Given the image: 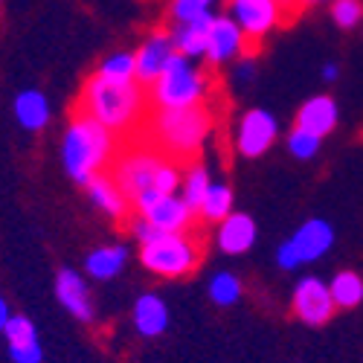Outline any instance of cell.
<instances>
[{"mask_svg": "<svg viewBox=\"0 0 363 363\" xmlns=\"http://www.w3.org/2000/svg\"><path fill=\"white\" fill-rule=\"evenodd\" d=\"M76 111H84L116 137H140L148 119V87L140 82H108L90 73L79 90Z\"/></svg>", "mask_w": 363, "mask_h": 363, "instance_id": "6da1fadb", "label": "cell"}, {"mask_svg": "<svg viewBox=\"0 0 363 363\" xmlns=\"http://www.w3.org/2000/svg\"><path fill=\"white\" fill-rule=\"evenodd\" d=\"M62 166L73 184L84 186L102 172H111L116 155H119V137L108 131L99 119H94L84 111H73L67 119V128L62 134Z\"/></svg>", "mask_w": 363, "mask_h": 363, "instance_id": "7a4b0ae2", "label": "cell"}, {"mask_svg": "<svg viewBox=\"0 0 363 363\" xmlns=\"http://www.w3.org/2000/svg\"><path fill=\"white\" fill-rule=\"evenodd\" d=\"M213 131H216V113L209 105L166 108V111L151 108L148 119L143 123L140 137L148 140L151 145H157L163 155H169L180 163H189L203 151Z\"/></svg>", "mask_w": 363, "mask_h": 363, "instance_id": "3957f363", "label": "cell"}, {"mask_svg": "<svg viewBox=\"0 0 363 363\" xmlns=\"http://www.w3.org/2000/svg\"><path fill=\"white\" fill-rule=\"evenodd\" d=\"M140 264L157 279H186L195 274L201 259H203V241L198 233L184 230V233H157L148 241H143L140 250Z\"/></svg>", "mask_w": 363, "mask_h": 363, "instance_id": "277c9868", "label": "cell"}, {"mask_svg": "<svg viewBox=\"0 0 363 363\" xmlns=\"http://www.w3.org/2000/svg\"><path fill=\"white\" fill-rule=\"evenodd\" d=\"M216 82L201 67V62H192L186 55H174L172 65L163 70V76L148 84V102L155 111L166 108H195L209 105Z\"/></svg>", "mask_w": 363, "mask_h": 363, "instance_id": "5b68a950", "label": "cell"}, {"mask_svg": "<svg viewBox=\"0 0 363 363\" xmlns=\"http://www.w3.org/2000/svg\"><path fill=\"white\" fill-rule=\"evenodd\" d=\"M166 160H169V155H163L157 145H151L143 137H131L128 145L119 148V155L111 166V177L119 184V189L128 195V201H134L137 195H143L148 189H157V177H160V169L166 166Z\"/></svg>", "mask_w": 363, "mask_h": 363, "instance_id": "8992f818", "label": "cell"}, {"mask_svg": "<svg viewBox=\"0 0 363 363\" xmlns=\"http://www.w3.org/2000/svg\"><path fill=\"white\" fill-rule=\"evenodd\" d=\"M279 140V119L267 108H247L235 119L233 128V148L238 157L245 160H259Z\"/></svg>", "mask_w": 363, "mask_h": 363, "instance_id": "52a82bcc", "label": "cell"}, {"mask_svg": "<svg viewBox=\"0 0 363 363\" xmlns=\"http://www.w3.org/2000/svg\"><path fill=\"white\" fill-rule=\"evenodd\" d=\"M227 12L233 15V21L245 29L247 41L253 44V50H259L264 44V38L291 18L288 9L279 0H230Z\"/></svg>", "mask_w": 363, "mask_h": 363, "instance_id": "ba28073f", "label": "cell"}, {"mask_svg": "<svg viewBox=\"0 0 363 363\" xmlns=\"http://www.w3.org/2000/svg\"><path fill=\"white\" fill-rule=\"evenodd\" d=\"M291 311H294V317L299 323H306L311 328L325 325L331 317H335V311H337L328 282L314 277V274L296 279V285L291 291Z\"/></svg>", "mask_w": 363, "mask_h": 363, "instance_id": "9c48e42d", "label": "cell"}, {"mask_svg": "<svg viewBox=\"0 0 363 363\" xmlns=\"http://www.w3.org/2000/svg\"><path fill=\"white\" fill-rule=\"evenodd\" d=\"M256 55L253 44L247 41L245 29H241L233 15H216L213 21V29H209V44H206V55H203V65L209 67H224V65H233L238 62L241 55Z\"/></svg>", "mask_w": 363, "mask_h": 363, "instance_id": "30bf717a", "label": "cell"}, {"mask_svg": "<svg viewBox=\"0 0 363 363\" xmlns=\"http://www.w3.org/2000/svg\"><path fill=\"white\" fill-rule=\"evenodd\" d=\"M177 55L174 38H172V29L169 26H157L143 38V44L134 50L137 58V82L140 84H155L163 70L172 65V58Z\"/></svg>", "mask_w": 363, "mask_h": 363, "instance_id": "8fae6325", "label": "cell"}, {"mask_svg": "<svg viewBox=\"0 0 363 363\" xmlns=\"http://www.w3.org/2000/svg\"><path fill=\"white\" fill-rule=\"evenodd\" d=\"M55 299L73 320L79 323H94L96 311H94V299H90V288H87V277L79 274L76 267H58L55 270Z\"/></svg>", "mask_w": 363, "mask_h": 363, "instance_id": "7c38bea8", "label": "cell"}, {"mask_svg": "<svg viewBox=\"0 0 363 363\" xmlns=\"http://www.w3.org/2000/svg\"><path fill=\"white\" fill-rule=\"evenodd\" d=\"M288 241H291L294 256L302 267V264H314L323 256H328V250L335 247V241H337V233L325 218H308L288 235Z\"/></svg>", "mask_w": 363, "mask_h": 363, "instance_id": "4fadbf2b", "label": "cell"}, {"mask_svg": "<svg viewBox=\"0 0 363 363\" xmlns=\"http://www.w3.org/2000/svg\"><path fill=\"white\" fill-rule=\"evenodd\" d=\"M137 216L148 218V224L155 230H160V233H184V230H192L195 221H198V213L186 203V198L180 192L160 195L155 203L145 206Z\"/></svg>", "mask_w": 363, "mask_h": 363, "instance_id": "5bb4252c", "label": "cell"}, {"mask_svg": "<svg viewBox=\"0 0 363 363\" xmlns=\"http://www.w3.org/2000/svg\"><path fill=\"white\" fill-rule=\"evenodd\" d=\"M4 340H6V354L12 363H44V346H41V335L33 317L12 314L4 331Z\"/></svg>", "mask_w": 363, "mask_h": 363, "instance_id": "9a60e30c", "label": "cell"}, {"mask_svg": "<svg viewBox=\"0 0 363 363\" xmlns=\"http://www.w3.org/2000/svg\"><path fill=\"white\" fill-rule=\"evenodd\" d=\"M256 238H259V227H256L253 216H247V213H230L224 221L216 224L213 245L224 256H245L247 250H253Z\"/></svg>", "mask_w": 363, "mask_h": 363, "instance_id": "2e32d148", "label": "cell"}, {"mask_svg": "<svg viewBox=\"0 0 363 363\" xmlns=\"http://www.w3.org/2000/svg\"><path fill=\"white\" fill-rule=\"evenodd\" d=\"M131 323L137 328V335L145 340H155L160 335L169 331L172 314H169V302L155 294V291H145L134 299V308H131Z\"/></svg>", "mask_w": 363, "mask_h": 363, "instance_id": "e0dca14e", "label": "cell"}, {"mask_svg": "<svg viewBox=\"0 0 363 363\" xmlns=\"http://www.w3.org/2000/svg\"><path fill=\"white\" fill-rule=\"evenodd\" d=\"M84 192H87L90 203H94L102 216H108L111 221H123L128 216L131 201H128V195L123 189H119V184L111 177V172H102L94 180H87Z\"/></svg>", "mask_w": 363, "mask_h": 363, "instance_id": "ac0fdd59", "label": "cell"}, {"mask_svg": "<svg viewBox=\"0 0 363 363\" xmlns=\"http://www.w3.org/2000/svg\"><path fill=\"white\" fill-rule=\"evenodd\" d=\"M216 12L201 15L195 21H184V23H172V38L177 47V55H186L192 62H203L206 55V44H209V29H213Z\"/></svg>", "mask_w": 363, "mask_h": 363, "instance_id": "d6986e66", "label": "cell"}, {"mask_svg": "<svg viewBox=\"0 0 363 363\" xmlns=\"http://www.w3.org/2000/svg\"><path fill=\"white\" fill-rule=\"evenodd\" d=\"M12 113L18 119V125L29 134H35V131H44L50 125V119H52V105L47 99L44 90L38 87H26L21 90V94L15 96L12 102Z\"/></svg>", "mask_w": 363, "mask_h": 363, "instance_id": "ffe728a7", "label": "cell"}, {"mask_svg": "<svg viewBox=\"0 0 363 363\" xmlns=\"http://www.w3.org/2000/svg\"><path fill=\"white\" fill-rule=\"evenodd\" d=\"M128 264V245H99L84 256V277L94 282H111L125 270Z\"/></svg>", "mask_w": 363, "mask_h": 363, "instance_id": "44dd1931", "label": "cell"}, {"mask_svg": "<svg viewBox=\"0 0 363 363\" xmlns=\"http://www.w3.org/2000/svg\"><path fill=\"white\" fill-rule=\"evenodd\" d=\"M337 123H340V108H337L335 96H328V94H317V96L306 99L296 111V125L308 128L320 137H328L337 128Z\"/></svg>", "mask_w": 363, "mask_h": 363, "instance_id": "7402d4cb", "label": "cell"}, {"mask_svg": "<svg viewBox=\"0 0 363 363\" xmlns=\"http://www.w3.org/2000/svg\"><path fill=\"white\" fill-rule=\"evenodd\" d=\"M230 213H235V195H233L230 184H224V180H213V186H209V192L203 195V201L198 206V221L216 227Z\"/></svg>", "mask_w": 363, "mask_h": 363, "instance_id": "603a6c76", "label": "cell"}, {"mask_svg": "<svg viewBox=\"0 0 363 363\" xmlns=\"http://www.w3.org/2000/svg\"><path fill=\"white\" fill-rule=\"evenodd\" d=\"M328 288H331L335 306L340 311L357 308L363 302V277L357 274V270H337V274L328 279Z\"/></svg>", "mask_w": 363, "mask_h": 363, "instance_id": "cb8c5ba5", "label": "cell"}, {"mask_svg": "<svg viewBox=\"0 0 363 363\" xmlns=\"http://www.w3.org/2000/svg\"><path fill=\"white\" fill-rule=\"evenodd\" d=\"M206 294L213 299V306L233 308L241 302V296H245V282H241V277H235L233 270H218V274L209 277Z\"/></svg>", "mask_w": 363, "mask_h": 363, "instance_id": "d4e9b609", "label": "cell"}, {"mask_svg": "<svg viewBox=\"0 0 363 363\" xmlns=\"http://www.w3.org/2000/svg\"><path fill=\"white\" fill-rule=\"evenodd\" d=\"M213 186V177H209V169L198 160L184 163V180H180V195L186 198V203L198 213V206L203 201V195Z\"/></svg>", "mask_w": 363, "mask_h": 363, "instance_id": "484cf974", "label": "cell"}, {"mask_svg": "<svg viewBox=\"0 0 363 363\" xmlns=\"http://www.w3.org/2000/svg\"><path fill=\"white\" fill-rule=\"evenodd\" d=\"M94 73L108 82H137V58L128 50H116L102 58Z\"/></svg>", "mask_w": 363, "mask_h": 363, "instance_id": "4316f807", "label": "cell"}, {"mask_svg": "<svg viewBox=\"0 0 363 363\" xmlns=\"http://www.w3.org/2000/svg\"><path fill=\"white\" fill-rule=\"evenodd\" d=\"M323 148V137L302 128V125H294L288 131V155L296 157V160H314Z\"/></svg>", "mask_w": 363, "mask_h": 363, "instance_id": "83f0119b", "label": "cell"}, {"mask_svg": "<svg viewBox=\"0 0 363 363\" xmlns=\"http://www.w3.org/2000/svg\"><path fill=\"white\" fill-rule=\"evenodd\" d=\"M221 0H169V21L172 23H184V21H195L201 15H209L213 6Z\"/></svg>", "mask_w": 363, "mask_h": 363, "instance_id": "f1b7e54d", "label": "cell"}, {"mask_svg": "<svg viewBox=\"0 0 363 363\" xmlns=\"http://www.w3.org/2000/svg\"><path fill=\"white\" fill-rule=\"evenodd\" d=\"M331 21L340 29H357L363 23V0H335L331 4Z\"/></svg>", "mask_w": 363, "mask_h": 363, "instance_id": "f546056e", "label": "cell"}, {"mask_svg": "<svg viewBox=\"0 0 363 363\" xmlns=\"http://www.w3.org/2000/svg\"><path fill=\"white\" fill-rule=\"evenodd\" d=\"M233 79L238 84H247V82L256 79V58H253V52L250 55H241L238 62H233Z\"/></svg>", "mask_w": 363, "mask_h": 363, "instance_id": "4dcf8cb0", "label": "cell"}, {"mask_svg": "<svg viewBox=\"0 0 363 363\" xmlns=\"http://www.w3.org/2000/svg\"><path fill=\"white\" fill-rule=\"evenodd\" d=\"M128 230H131V235H134L137 245H143V241H148L151 235H157V233H160V230H155V227L148 224V218H143V216H137V213H134V218H131Z\"/></svg>", "mask_w": 363, "mask_h": 363, "instance_id": "1f68e13d", "label": "cell"}, {"mask_svg": "<svg viewBox=\"0 0 363 363\" xmlns=\"http://www.w3.org/2000/svg\"><path fill=\"white\" fill-rule=\"evenodd\" d=\"M12 306H9V299L0 294V337H4V331H6V325H9V320H12Z\"/></svg>", "mask_w": 363, "mask_h": 363, "instance_id": "d6a6232c", "label": "cell"}, {"mask_svg": "<svg viewBox=\"0 0 363 363\" xmlns=\"http://www.w3.org/2000/svg\"><path fill=\"white\" fill-rule=\"evenodd\" d=\"M337 76H340V67L337 65H331V62L323 65V70H320V79L323 82H337Z\"/></svg>", "mask_w": 363, "mask_h": 363, "instance_id": "836d02e7", "label": "cell"}, {"mask_svg": "<svg viewBox=\"0 0 363 363\" xmlns=\"http://www.w3.org/2000/svg\"><path fill=\"white\" fill-rule=\"evenodd\" d=\"M302 9H308V6H331L335 0H299Z\"/></svg>", "mask_w": 363, "mask_h": 363, "instance_id": "e575fe53", "label": "cell"}, {"mask_svg": "<svg viewBox=\"0 0 363 363\" xmlns=\"http://www.w3.org/2000/svg\"><path fill=\"white\" fill-rule=\"evenodd\" d=\"M0 4H4V0H0Z\"/></svg>", "mask_w": 363, "mask_h": 363, "instance_id": "d590c367", "label": "cell"}]
</instances>
